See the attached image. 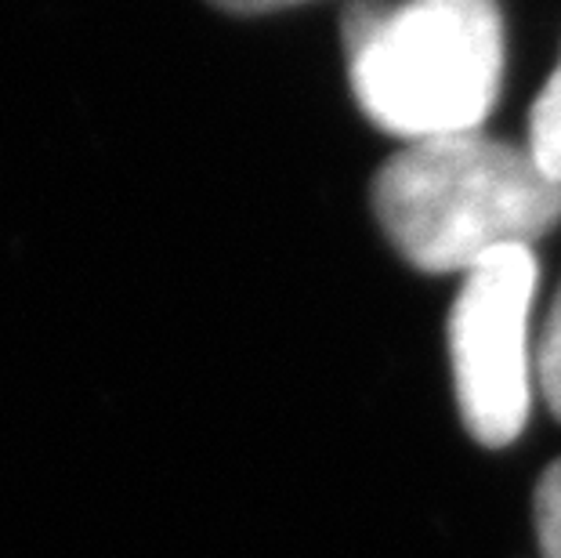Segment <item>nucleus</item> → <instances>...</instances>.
Returning <instances> with one entry per match:
<instances>
[{
	"label": "nucleus",
	"instance_id": "2",
	"mask_svg": "<svg viewBox=\"0 0 561 558\" xmlns=\"http://www.w3.org/2000/svg\"><path fill=\"white\" fill-rule=\"evenodd\" d=\"M344 55L359 110L388 135H468L493 110L504 77L496 0L352 4Z\"/></svg>",
	"mask_w": 561,
	"mask_h": 558
},
{
	"label": "nucleus",
	"instance_id": "5",
	"mask_svg": "<svg viewBox=\"0 0 561 558\" xmlns=\"http://www.w3.org/2000/svg\"><path fill=\"white\" fill-rule=\"evenodd\" d=\"M536 374H540V388H543L547 407H551L554 418L561 421V287H558V298H554L551 312H547V323H543Z\"/></svg>",
	"mask_w": 561,
	"mask_h": 558
},
{
	"label": "nucleus",
	"instance_id": "4",
	"mask_svg": "<svg viewBox=\"0 0 561 558\" xmlns=\"http://www.w3.org/2000/svg\"><path fill=\"white\" fill-rule=\"evenodd\" d=\"M529 152H533V160L561 185V62L533 105Z\"/></svg>",
	"mask_w": 561,
	"mask_h": 558
},
{
	"label": "nucleus",
	"instance_id": "7",
	"mask_svg": "<svg viewBox=\"0 0 561 558\" xmlns=\"http://www.w3.org/2000/svg\"><path fill=\"white\" fill-rule=\"evenodd\" d=\"M210 4L240 11V15H250V11H276V8H286V4H301V0H210Z\"/></svg>",
	"mask_w": 561,
	"mask_h": 558
},
{
	"label": "nucleus",
	"instance_id": "1",
	"mask_svg": "<svg viewBox=\"0 0 561 558\" xmlns=\"http://www.w3.org/2000/svg\"><path fill=\"white\" fill-rule=\"evenodd\" d=\"M374 210L388 240L424 272H468L529 247L561 221V185L529 149L479 130L410 141L380 168Z\"/></svg>",
	"mask_w": 561,
	"mask_h": 558
},
{
	"label": "nucleus",
	"instance_id": "6",
	"mask_svg": "<svg viewBox=\"0 0 561 558\" xmlns=\"http://www.w3.org/2000/svg\"><path fill=\"white\" fill-rule=\"evenodd\" d=\"M536 537L543 558H561V460L536 486Z\"/></svg>",
	"mask_w": 561,
	"mask_h": 558
},
{
	"label": "nucleus",
	"instance_id": "3",
	"mask_svg": "<svg viewBox=\"0 0 561 558\" xmlns=\"http://www.w3.org/2000/svg\"><path fill=\"white\" fill-rule=\"evenodd\" d=\"M533 291V251L507 247L463 272V287L453 305V382H457L463 424L482 446L515 443L529 421Z\"/></svg>",
	"mask_w": 561,
	"mask_h": 558
}]
</instances>
